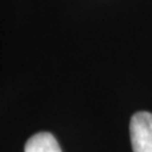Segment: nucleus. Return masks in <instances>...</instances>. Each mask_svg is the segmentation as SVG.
<instances>
[{
	"mask_svg": "<svg viewBox=\"0 0 152 152\" xmlns=\"http://www.w3.org/2000/svg\"><path fill=\"white\" fill-rule=\"evenodd\" d=\"M133 152H152V114L138 112L133 114L129 123Z\"/></svg>",
	"mask_w": 152,
	"mask_h": 152,
	"instance_id": "f257e3e1",
	"label": "nucleus"
},
{
	"mask_svg": "<svg viewBox=\"0 0 152 152\" xmlns=\"http://www.w3.org/2000/svg\"><path fill=\"white\" fill-rule=\"evenodd\" d=\"M24 152H62L58 142L48 132H39L32 136L24 146Z\"/></svg>",
	"mask_w": 152,
	"mask_h": 152,
	"instance_id": "f03ea898",
	"label": "nucleus"
}]
</instances>
